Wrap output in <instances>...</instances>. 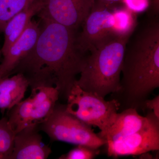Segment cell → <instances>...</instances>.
Returning a JSON list of instances; mask_svg holds the SVG:
<instances>
[{
	"mask_svg": "<svg viewBox=\"0 0 159 159\" xmlns=\"http://www.w3.org/2000/svg\"><path fill=\"white\" fill-rule=\"evenodd\" d=\"M0 80H1V79H0Z\"/></svg>",
	"mask_w": 159,
	"mask_h": 159,
	"instance_id": "obj_24",
	"label": "cell"
},
{
	"mask_svg": "<svg viewBox=\"0 0 159 159\" xmlns=\"http://www.w3.org/2000/svg\"><path fill=\"white\" fill-rule=\"evenodd\" d=\"M39 12L41 19L49 20L77 30L93 6L95 0H43Z\"/></svg>",
	"mask_w": 159,
	"mask_h": 159,
	"instance_id": "obj_7",
	"label": "cell"
},
{
	"mask_svg": "<svg viewBox=\"0 0 159 159\" xmlns=\"http://www.w3.org/2000/svg\"><path fill=\"white\" fill-rule=\"evenodd\" d=\"M97 2L102 3L105 6L113 8L115 6V4L121 2L122 0H95Z\"/></svg>",
	"mask_w": 159,
	"mask_h": 159,
	"instance_id": "obj_22",
	"label": "cell"
},
{
	"mask_svg": "<svg viewBox=\"0 0 159 159\" xmlns=\"http://www.w3.org/2000/svg\"><path fill=\"white\" fill-rule=\"evenodd\" d=\"M31 89L33 100L34 123L40 125L46 122L54 111L59 93L56 88L39 86Z\"/></svg>",
	"mask_w": 159,
	"mask_h": 159,
	"instance_id": "obj_14",
	"label": "cell"
},
{
	"mask_svg": "<svg viewBox=\"0 0 159 159\" xmlns=\"http://www.w3.org/2000/svg\"><path fill=\"white\" fill-rule=\"evenodd\" d=\"M2 51H1V50H0V60H1V57H2Z\"/></svg>",
	"mask_w": 159,
	"mask_h": 159,
	"instance_id": "obj_23",
	"label": "cell"
},
{
	"mask_svg": "<svg viewBox=\"0 0 159 159\" xmlns=\"http://www.w3.org/2000/svg\"><path fill=\"white\" fill-rule=\"evenodd\" d=\"M99 148H95L86 146L77 145L76 148L71 149L68 153L62 155L59 159H93L99 154Z\"/></svg>",
	"mask_w": 159,
	"mask_h": 159,
	"instance_id": "obj_19",
	"label": "cell"
},
{
	"mask_svg": "<svg viewBox=\"0 0 159 159\" xmlns=\"http://www.w3.org/2000/svg\"><path fill=\"white\" fill-rule=\"evenodd\" d=\"M142 108L150 110L159 119V95L151 99H147L142 104Z\"/></svg>",
	"mask_w": 159,
	"mask_h": 159,
	"instance_id": "obj_21",
	"label": "cell"
},
{
	"mask_svg": "<svg viewBox=\"0 0 159 159\" xmlns=\"http://www.w3.org/2000/svg\"><path fill=\"white\" fill-rule=\"evenodd\" d=\"M15 135L9 125L8 118L0 119V159H10Z\"/></svg>",
	"mask_w": 159,
	"mask_h": 159,
	"instance_id": "obj_18",
	"label": "cell"
},
{
	"mask_svg": "<svg viewBox=\"0 0 159 159\" xmlns=\"http://www.w3.org/2000/svg\"><path fill=\"white\" fill-rule=\"evenodd\" d=\"M29 83L22 74L0 80V110L2 113L9 111L22 100Z\"/></svg>",
	"mask_w": 159,
	"mask_h": 159,
	"instance_id": "obj_13",
	"label": "cell"
},
{
	"mask_svg": "<svg viewBox=\"0 0 159 159\" xmlns=\"http://www.w3.org/2000/svg\"><path fill=\"white\" fill-rule=\"evenodd\" d=\"M129 39L123 57L121 88L116 94L120 106L142 108L159 87V16H152Z\"/></svg>",
	"mask_w": 159,
	"mask_h": 159,
	"instance_id": "obj_2",
	"label": "cell"
},
{
	"mask_svg": "<svg viewBox=\"0 0 159 159\" xmlns=\"http://www.w3.org/2000/svg\"><path fill=\"white\" fill-rule=\"evenodd\" d=\"M109 157L141 155L159 150V122L127 135L107 141Z\"/></svg>",
	"mask_w": 159,
	"mask_h": 159,
	"instance_id": "obj_8",
	"label": "cell"
},
{
	"mask_svg": "<svg viewBox=\"0 0 159 159\" xmlns=\"http://www.w3.org/2000/svg\"><path fill=\"white\" fill-rule=\"evenodd\" d=\"M39 125L27 126L16 134L10 159H46L51 148L44 144L39 133Z\"/></svg>",
	"mask_w": 159,
	"mask_h": 159,
	"instance_id": "obj_10",
	"label": "cell"
},
{
	"mask_svg": "<svg viewBox=\"0 0 159 159\" xmlns=\"http://www.w3.org/2000/svg\"><path fill=\"white\" fill-rule=\"evenodd\" d=\"M54 141H61L99 148L107 141L96 134L90 126L66 110V105L56 104L48 119L39 125Z\"/></svg>",
	"mask_w": 159,
	"mask_h": 159,
	"instance_id": "obj_5",
	"label": "cell"
},
{
	"mask_svg": "<svg viewBox=\"0 0 159 159\" xmlns=\"http://www.w3.org/2000/svg\"><path fill=\"white\" fill-rule=\"evenodd\" d=\"M40 32L39 23L31 20L23 34L3 56L0 64V79L9 77L20 61L34 48Z\"/></svg>",
	"mask_w": 159,
	"mask_h": 159,
	"instance_id": "obj_9",
	"label": "cell"
},
{
	"mask_svg": "<svg viewBox=\"0 0 159 159\" xmlns=\"http://www.w3.org/2000/svg\"><path fill=\"white\" fill-rule=\"evenodd\" d=\"M129 38L111 35L98 43L86 56L84 67L75 84L104 98L118 93L121 88L122 62Z\"/></svg>",
	"mask_w": 159,
	"mask_h": 159,
	"instance_id": "obj_3",
	"label": "cell"
},
{
	"mask_svg": "<svg viewBox=\"0 0 159 159\" xmlns=\"http://www.w3.org/2000/svg\"><path fill=\"white\" fill-rule=\"evenodd\" d=\"M36 0H0V32L15 15Z\"/></svg>",
	"mask_w": 159,
	"mask_h": 159,
	"instance_id": "obj_17",
	"label": "cell"
},
{
	"mask_svg": "<svg viewBox=\"0 0 159 159\" xmlns=\"http://www.w3.org/2000/svg\"><path fill=\"white\" fill-rule=\"evenodd\" d=\"M112 8L95 1L90 11L83 22L82 30L77 34V45L85 54L110 35L114 24Z\"/></svg>",
	"mask_w": 159,
	"mask_h": 159,
	"instance_id": "obj_6",
	"label": "cell"
},
{
	"mask_svg": "<svg viewBox=\"0 0 159 159\" xmlns=\"http://www.w3.org/2000/svg\"><path fill=\"white\" fill-rule=\"evenodd\" d=\"M43 0H36L15 15L6 24L3 32L4 42L1 49L2 55L23 34L32 18L42 9Z\"/></svg>",
	"mask_w": 159,
	"mask_h": 159,
	"instance_id": "obj_12",
	"label": "cell"
},
{
	"mask_svg": "<svg viewBox=\"0 0 159 159\" xmlns=\"http://www.w3.org/2000/svg\"><path fill=\"white\" fill-rule=\"evenodd\" d=\"M124 6L134 13H142L150 7L151 0H122Z\"/></svg>",
	"mask_w": 159,
	"mask_h": 159,
	"instance_id": "obj_20",
	"label": "cell"
},
{
	"mask_svg": "<svg viewBox=\"0 0 159 159\" xmlns=\"http://www.w3.org/2000/svg\"><path fill=\"white\" fill-rule=\"evenodd\" d=\"M66 110L90 126L98 127L102 137L114 124L120 104L116 99L105 100L75 84L67 99Z\"/></svg>",
	"mask_w": 159,
	"mask_h": 159,
	"instance_id": "obj_4",
	"label": "cell"
},
{
	"mask_svg": "<svg viewBox=\"0 0 159 159\" xmlns=\"http://www.w3.org/2000/svg\"><path fill=\"white\" fill-rule=\"evenodd\" d=\"M159 122V119L152 111L143 116L136 109H125L118 113L114 124L101 138L107 141L137 132Z\"/></svg>",
	"mask_w": 159,
	"mask_h": 159,
	"instance_id": "obj_11",
	"label": "cell"
},
{
	"mask_svg": "<svg viewBox=\"0 0 159 159\" xmlns=\"http://www.w3.org/2000/svg\"><path fill=\"white\" fill-rule=\"evenodd\" d=\"M40 32L32 50L11 75L22 74L31 89L56 88L66 99L84 67L86 56L77 45V30L49 20L41 19Z\"/></svg>",
	"mask_w": 159,
	"mask_h": 159,
	"instance_id": "obj_1",
	"label": "cell"
},
{
	"mask_svg": "<svg viewBox=\"0 0 159 159\" xmlns=\"http://www.w3.org/2000/svg\"><path fill=\"white\" fill-rule=\"evenodd\" d=\"M8 111V122L15 134L27 126L34 125L33 100L31 96Z\"/></svg>",
	"mask_w": 159,
	"mask_h": 159,
	"instance_id": "obj_15",
	"label": "cell"
},
{
	"mask_svg": "<svg viewBox=\"0 0 159 159\" xmlns=\"http://www.w3.org/2000/svg\"><path fill=\"white\" fill-rule=\"evenodd\" d=\"M114 24L112 35L120 37H130L137 26V14L125 7L112 8Z\"/></svg>",
	"mask_w": 159,
	"mask_h": 159,
	"instance_id": "obj_16",
	"label": "cell"
}]
</instances>
